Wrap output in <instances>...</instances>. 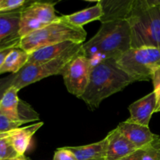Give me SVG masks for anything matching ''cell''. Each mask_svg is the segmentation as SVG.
Returning <instances> with one entry per match:
<instances>
[{"label":"cell","mask_w":160,"mask_h":160,"mask_svg":"<svg viewBox=\"0 0 160 160\" xmlns=\"http://www.w3.org/2000/svg\"><path fill=\"white\" fill-rule=\"evenodd\" d=\"M106 138L107 140V145L105 160H119L138 149L117 128L110 131Z\"/></svg>","instance_id":"cell-10"},{"label":"cell","mask_w":160,"mask_h":160,"mask_svg":"<svg viewBox=\"0 0 160 160\" xmlns=\"http://www.w3.org/2000/svg\"><path fill=\"white\" fill-rule=\"evenodd\" d=\"M43 122L28 125L10 131L9 138L14 149L19 156H23L28 150L34 134L43 126Z\"/></svg>","instance_id":"cell-15"},{"label":"cell","mask_w":160,"mask_h":160,"mask_svg":"<svg viewBox=\"0 0 160 160\" xmlns=\"http://www.w3.org/2000/svg\"><path fill=\"white\" fill-rule=\"evenodd\" d=\"M55 3L34 2L21 11L18 35L20 38L48 26L60 18L56 14Z\"/></svg>","instance_id":"cell-7"},{"label":"cell","mask_w":160,"mask_h":160,"mask_svg":"<svg viewBox=\"0 0 160 160\" xmlns=\"http://www.w3.org/2000/svg\"><path fill=\"white\" fill-rule=\"evenodd\" d=\"M23 7L12 12L0 13V48L18 47V35L21 11Z\"/></svg>","instance_id":"cell-9"},{"label":"cell","mask_w":160,"mask_h":160,"mask_svg":"<svg viewBox=\"0 0 160 160\" xmlns=\"http://www.w3.org/2000/svg\"><path fill=\"white\" fill-rule=\"evenodd\" d=\"M18 156L9 137L0 139V160H9Z\"/></svg>","instance_id":"cell-22"},{"label":"cell","mask_w":160,"mask_h":160,"mask_svg":"<svg viewBox=\"0 0 160 160\" xmlns=\"http://www.w3.org/2000/svg\"><path fill=\"white\" fill-rule=\"evenodd\" d=\"M107 140L105 138L95 143L83 146L67 147L71 151L78 160H105Z\"/></svg>","instance_id":"cell-16"},{"label":"cell","mask_w":160,"mask_h":160,"mask_svg":"<svg viewBox=\"0 0 160 160\" xmlns=\"http://www.w3.org/2000/svg\"><path fill=\"white\" fill-rule=\"evenodd\" d=\"M9 134H10V131H9V132H6V133L0 132V139H2V138H4L9 137Z\"/></svg>","instance_id":"cell-32"},{"label":"cell","mask_w":160,"mask_h":160,"mask_svg":"<svg viewBox=\"0 0 160 160\" xmlns=\"http://www.w3.org/2000/svg\"><path fill=\"white\" fill-rule=\"evenodd\" d=\"M9 160H29V159H28V158H27L26 156L23 155V156H18L17 157L13 158V159H9Z\"/></svg>","instance_id":"cell-31"},{"label":"cell","mask_w":160,"mask_h":160,"mask_svg":"<svg viewBox=\"0 0 160 160\" xmlns=\"http://www.w3.org/2000/svg\"><path fill=\"white\" fill-rule=\"evenodd\" d=\"M134 82L117 65L116 59H106L93 66L88 85L80 98L94 110L103 100Z\"/></svg>","instance_id":"cell-2"},{"label":"cell","mask_w":160,"mask_h":160,"mask_svg":"<svg viewBox=\"0 0 160 160\" xmlns=\"http://www.w3.org/2000/svg\"><path fill=\"white\" fill-rule=\"evenodd\" d=\"M93 65L89 59L80 53L66 67L62 76L67 91L78 98L85 92L92 73Z\"/></svg>","instance_id":"cell-8"},{"label":"cell","mask_w":160,"mask_h":160,"mask_svg":"<svg viewBox=\"0 0 160 160\" xmlns=\"http://www.w3.org/2000/svg\"><path fill=\"white\" fill-rule=\"evenodd\" d=\"M29 53L16 47L10 51L0 67V75L6 73H17L27 64Z\"/></svg>","instance_id":"cell-18"},{"label":"cell","mask_w":160,"mask_h":160,"mask_svg":"<svg viewBox=\"0 0 160 160\" xmlns=\"http://www.w3.org/2000/svg\"><path fill=\"white\" fill-rule=\"evenodd\" d=\"M18 113L20 120L26 123L39 120V115L38 112H35L29 104L22 100H20L19 102Z\"/></svg>","instance_id":"cell-21"},{"label":"cell","mask_w":160,"mask_h":160,"mask_svg":"<svg viewBox=\"0 0 160 160\" xmlns=\"http://www.w3.org/2000/svg\"><path fill=\"white\" fill-rule=\"evenodd\" d=\"M117 129L138 149L152 142L157 136L152 132L149 127L142 126L129 120L119 123Z\"/></svg>","instance_id":"cell-12"},{"label":"cell","mask_w":160,"mask_h":160,"mask_svg":"<svg viewBox=\"0 0 160 160\" xmlns=\"http://www.w3.org/2000/svg\"><path fill=\"white\" fill-rule=\"evenodd\" d=\"M134 0H101L98 2L102 8L101 23L111 20H127Z\"/></svg>","instance_id":"cell-14"},{"label":"cell","mask_w":160,"mask_h":160,"mask_svg":"<svg viewBox=\"0 0 160 160\" xmlns=\"http://www.w3.org/2000/svg\"><path fill=\"white\" fill-rule=\"evenodd\" d=\"M86 38L87 32L84 28L73 26L62 16L57 21L21 38L18 48L30 54L38 48L64 42L83 44Z\"/></svg>","instance_id":"cell-4"},{"label":"cell","mask_w":160,"mask_h":160,"mask_svg":"<svg viewBox=\"0 0 160 160\" xmlns=\"http://www.w3.org/2000/svg\"><path fill=\"white\" fill-rule=\"evenodd\" d=\"M156 94L154 92H152L151 93L130 105L128 109L131 117L128 120L142 126L149 127L148 125L152 116L156 110Z\"/></svg>","instance_id":"cell-11"},{"label":"cell","mask_w":160,"mask_h":160,"mask_svg":"<svg viewBox=\"0 0 160 160\" xmlns=\"http://www.w3.org/2000/svg\"><path fill=\"white\" fill-rule=\"evenodd\" d=\"M131 28L127 20L102 23L98 32L86 43L82 53L92 65L109 59H116L131 48Z\"/></svg>","instance_id":"cell-1"},{"label":"cell","mask_w":160,"mask_h":160,"mask_svg":"<svg viewBox=\"0 0 160 160\" xmlns=\"http://www.w3.org/2000/svg\"><path fill=\"white\" fill-rule=\"evenodd\" d=\"M23 124H26V123L20 120H13L0 112V132L1 133L9 132L13 130L18 129Z\"/></svg>","instance_id":"cell-23"},{"label":"cell","mask_w":160,"mask_h":160,"mask_svg":"<svg viewBox=\"0 0 160 160\" xmlns=\"http://www.w3.org/2000/svg\"><path fill=\"white\" fill-rule=\"evenodd\" d=\"M141 160H160V136L141 148Z\"/></svg>","instance_id":"cell-20"},{"label":"cell","mask_w":160,"mask_h":160,"mask_svg":"<svg viewBox=\"0 0 160 160\" xmlns=\"http://www.w3.org/2000/svg\"><path fill=\"white\" fill-rule=\"evenodd\" d=\"M141 148L138 149L137 151L134 152L132 154L129 155V156H126L124 158H122V159L119 160H141Z\"/></svg>","instance_id":"cell-29"},{"label":"cell","mask_w":160,"mask_h":160,"mask_svg":"<svg viewBox=\"0 0 160 160\" xmlns=\"http://www.w3.org/2000/svg\"><path fill=\"white\" fill-rule=\"evenodd\" d=\"M18 92L15 87L11 86L0 102V112L17 120H20L18 107L20 99L18 97Z\"/></svg>","instance_id":"cell-19"},{"label":"cell","mask_w":160,"mask_h":160,"mask_svg":"<svg viewBox=\"0 0 160 160\" xmlns=\"http://www.w3.org/2000/svg\"><path fill=\"white\" fill-rule=\"evenodd\" d=\"M127 20L131 28V48L160 49V7L147 0H134Z\"/></svg>","instance_id":"cell-3"},{"label":"cell","mask_w":160,"mask_h":160,"mask_svg":"<svg viewBox=\"0 0 160 160\" xmlns=\"http://www.w3.org/2000/svg\"><path fill=\"white\" fill-rule=\"evenodd\" d=\"M53 160H78L73 153L67 147L58 148L54 153Z\"/></svg>","instance_id":"cell-26"},{"label":"cell","mask_w":160,"mask_h":160,"mask_svg":"<svg viewBox=\"0 0 160 160\" xmlns=\"http://www.w3.org/2000/svg\"><path fill=\"white\" fill-rule=\"evenodd\" d=\"M116 62L135 82L148 81L160 68V49L152 47L130 48L116 58Z\"/></svg>","instance_id":"cell-5"},{"label":"cell","mask_w":160,"mask_h":160,"mask_svg":"<svg viewBox=\"0 0 160 160\" xmlns=\"http://www.w3.org/2000/svg\"><path fill=\"white\" fill-rule=\"evenodd\" d=\"M0 49H1V48H0Z\"/></svg>","instance_id":"cell-33"},{"label":"cell","mask_w":160,"mask_h":160,"mask_svg":"<svg viewBox=\"0 0 160 160\" xmlns=\"http://www.w3.org/2000/svg\"><path fill=\"white\" fill-rule=\"evenodd\" d=\"M82 45L80 48L52 60L42 63L26 64L18 73H16L12 86L20 91V89L48 77L62 75L69 62L75 56L82 52Z\"/></svg>","instance_id":"cell-6"},{"label":"cell","mask_w":160,"mask_h":160,"mask_svg":"<svg viewBox=\"0 0 160 160\" xmlns=\"http://www.w3.org/2000/svg\"><path fill=\"white\" fill-rule=\"evenodd\" d=\"M16 73H11L9 76H6L5 78H0V102L2 98L3 95L6 92V91L12 85L14 79H15Z\"/></svg>","instance_id":"cell-27"},{"label":"cell","mask_w":160,"mask_h":160,"mask_svg":"<svg viewBox=\"0 0 160 160\" xmlns=\"http://www.w3.org/2000/svg\"><path fill=\"white\" fill-rule=\"evenodd\" d=\"M13 48H16V46H9L0 49V67L2 65L3 62H4L5 59L7 56V55L10 52V51Z\"/></svg>","instance_id":"cell-28"},{"label":"cell","mask_w":160,"mask_h":160,"mask_svg":"<svg viewBox=\"0 0 160 160\" xmlns=\"http://www.w3.org/2000/svg\"><path fill=\"white\" fill-rule=\"evenodd\" d=\"M26 3L24 0H0V13L17 10Z\"/></svg>","instance_id":"cell-24"},{"label":"cell","mask_w":160,"mask_h":160,"mask_svg":"<svg viewBox=\"0 0 160 160\" xmlns=\"http://www.w3.org/2000/svg\"><path fill=\"white\" fill-rule=\"evenodd\" d=\"M83 44L73 42H64L38 48L29 54L27 64H37L52 60L80 48Z\"/></svg>","instance_id":"cell-13"},{"label":"cell","mask_w":160,"mask_h":160,"mask_svg":"<svg viewBox=\"0 0 160 160\" xmlns=\"http://www.w3.org/2000/svg\"><path fill=\"white\" fill-rule=\"evenodd\" d=\"M147 1L152 6L160 7V0H147Z\"/></svg>","instance_id":"cell-30"},{"label":"cell","mask_w":160,"mask_h":160,"mask_svg":"<svg viewBox=\"0 0 160 160\" xmlns=\"http://www.w3.org/2000/svg\"><path fill=\"white\" fill-rule=\"evenodd\" d=\"M152 81L154 87L153 92L156 94V107L155 112H160V68L156 70L152 78Z\"/></svg>","instance_id":"cell-25"},{"label":"cell","mask_w":160,"mask_h":160,"mask_svg":"<svg viewBox=\"0 0 160 160\" xmlns=\"http://www.w3.org/2000/svg\"><path fill=\"white\" fill-rule=\"evenodd\" d=\"M102 15V8L98 1L95 6L78 11L70 15L62 16V17L64 20H67L73 26L83 28V26L86 23L95 21V20H100Z\"/></svg>","instance_id":"cell-17"}]
</instances>
